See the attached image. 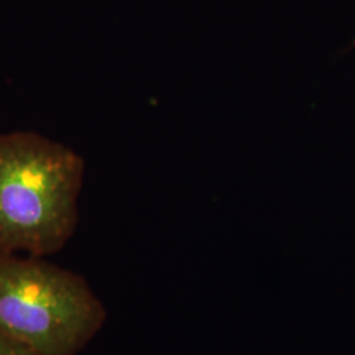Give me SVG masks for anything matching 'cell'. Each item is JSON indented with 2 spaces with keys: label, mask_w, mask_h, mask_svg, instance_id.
<instances>
[{
  "label": "cell",
  "mask_w": 355,
  "mask_h": 355,
  "mask_svg": "<svg viewBox=\"0 0 355 355\" xmlns=\"http://www.w3.org/2000/svg\"><path fill=\"white\" fill-rule=\"evenodd\" d=\"M85 159L36 132L0 133V253L49 257L76 233Z\"/></svg>",
  "instance_id": "cell-1"
},
{
  "label": "cell",
  "mask_w": 355,
  "mask_h": 355,
  "mask_svg": "<svg viewBox=\"0 0 355 355\" xmlns=\"http://www.w3.org/2000/svg\"><path fill=\"white\" fill-rule=\"evenodd\" d=\"M105 318L80 274L45 257L0 253V333L37 355H78Z\"/></svg>",
  "instance_id": "cell-2"
},
{
  "label": "cell",
  "mask_w": 355,
  "mask_h": 355,
  "mask_svg": "<svg viewBox=\"0 0 355 355\" xmlns=\"http://www.w3.org/2000/svg\"><path fill=\"white\" fill-rule=\"evenodd\" d=\"M0 355H37L23 343L0 333Z\"/></svg>",
  "instance_id": "cell-3"
},
{
  "label": "cell",
  "mask_w": 355,
  "mask_h": 355,
  "mask_svg": "<svg viewBox=\"0 0 355 355\" xmlns=\"http://www.w3.org/2000/svg\"><path fill=\"white\" fill-rule=\"evenodd\" d=\"M353 45H354V46H355V41H354V42H353Z\"/></svg>",
  "instance_id": "cell-4"
}]
</instances>
